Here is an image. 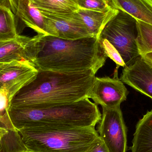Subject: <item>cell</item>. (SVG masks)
<instances>
[{"label":"cell","mask_w":152,"mask_h":152,"mask_svg":"<svg viewBox=\"0 0 152 152\" xmlns=\"http://www.w3.org/2000/svg\"><path fill=\"white\" fill-rule=\"evenodd\" d=\"M37 40V35L33 37L19 35L13 39L0 41V63L21 60L34 64Z\"/></svg>","instance_id":"obj_10"},{"label":"cell","mask_w":152,"mask_h":152,"mask_svg":"<svg viewBox=\"0 0 152 152\" xmlns=\"http://www.w3.org/2000/svg\"><path fill=\"white\" fill-rule=\"evenodd\" d=\"M0 136H1V135H0Z\"/></svg>","instance_id":"obj_26"},{"label":"cell","mask_w":152,"mask_h":152,"mask_svg":"<svg viewBox=\"0 0 152 152\" xmlns=\"http://www.w3.org/2000/svg\"><path fill=\"white\" fill-rule=\"evenodd\" d=\"M10 130H7V129H5L1 125V123H0V135H1V136H2L3 135L5 134L6 132H8V131Z\"/></svg>","instance_id":"obj_24"},{"label":"cell","mask_w":152,"mask_h":152,"mask_svg":"<svg viewBox=\"0 0 152 152\" xmlns=\"http://www.w3.org/2000/svg\"><path fill=\"white\" fill-rule=\"evenodd\" d=\"M79 9L105 12L116 10L112 0H77Z\"/></svg>","instance_id":"obj_20"},{"label":"cell","mask_w":152,"mask_h":152,"mask_svg":"<svg viewBox=\"0 0 152 152\" xmlns=\"http://www.w3.org/2000/svg\"><path fill=\"white\" fill-rule=\"evenodd\" d=\"M116 9L152 26V0H112Z\"/></svg>","instance_id":"obj_14"},{"label":"cell","mask_w":152,"mask_h":152,"mask_svg":"<svg viewBox=\"0 0 152 152\" xmlns=\"http://www.w3.org/2000/svg\"><path fill=\"white\" fill-rule=\"evenodd\" d=\"M137 37V20L118 10L104 26L98 39L106 57L118 66L124 68L140 57L136 43Z\"/></svg>","instance_id":"obj_5"},{"label":"cell","mask_w":152,"mask_h":152,"mask_svg":"<svg viewBox=\"0 0 152 152\" xmlns=\"http://www.w3.org/2000/svg\"><path fill=\"white\" fill-rule=\"evenodd\" d=\"M36 56L34 65L37 70L63 72L98 70L107 57L98 37H89L68 40L37 34Z\"/></svg>","instance_id":"obj_2"},{"label":"cell","mask_w":152,"mask_h":152,"mask_svg":"<svg viewBox=\"0 0 152 152\" xmlns=\"http://www.w3.org/2000/svg\"><path fill=\"white\" fill-rule=\"evenodd\" d=\"M118 11V9L105 12L79 9L77 13L82 20L90 35L98 37L107 22Z\"/></svg>","instance_id":"obj_15"},{"label":"cell","mask_w":152,"mask_h":152,"mask_svg":"<svg viewBox=\"0 0 152 152\" xmlns=\"http://www.w3.org/2000/svg\"><path fill=\"white\" fill-rule=\"evenodd\" d=\"M37 72L34 65L27 61L0 63V90L7 94L10 104L16 94L33 79Z\"/></svg>","instance_id":"obj_7"},{"label":"cell","mask_w":152,"mask_h":152,"mask_svg":"<svg viewBox=\"0 0 152 152\" xmlns=\"http://www.w3.org/2000/svg\"><path fill=\"white\" fill-rule=\"evenodd\" d=\"M136 43L140 56L152 52V26L137 20Z\"/></svg>","instance_id":"obj_19"},{"label":"cell","mask_w":152,"mask_h":152,"mask_svg":"<svg viewBox=\"0 0 152 152\" xmlns=\"http://www.w3.org/2000/svg\"><path fill=\"white\" fill-rule=\"evenodd\" d=\"M120 80L152 100V67L141 56L133 64L124 68Z\"/></svg>","instance_id":"obj_11"},{"label":"cell","mask_w":152,"mask_h":152,"mask_svg":"<svg viewBox=\"0 0 152 152\" xmlns=\"http://www.w3.org/2000/svg\"><path fill=\"white\" fill-rule=\"evenodd\" d=\"M10 108V102L7 94L3 90H0V123L7 130H17L9 117Z\"/></svg>","instance_id":"obj_21"},{"label":"cell","mask_w":152,"mask_h":152,"mask_svg":"<svg viewBox=\"0 0 152 152\" xmlns=\"http://www.w3.org/2000/svg\"><path fill=\"white\" fill-rule=\"evenodd\" d=\"M0 152H28L19 132L9 130L0 137Z\"/></svg>","instance_id":"obj_18"},{"label":"cell","mask_w":152,"mask_h":152,"mask_svg":"<svg viewBox=\"0 0 152 152\" xmlns=\"http://www.w3.org/2000/svg\"><path fill=\"white\" fill-rule=\"evenodd\" d=\"M132 144L131 152H152V110L137 122Z\"/></svg>","instance_id":"obj_13"},{"label":"cell","mask_w":152,"mask_h":152,"mask_svg":"<svg viewBox=\"0 0 152 152\" xmlns=\"http://www.w3.org/2000/svg\"><path fill=\"white\" fill-rule=\"evenodd\" d=\"M41 12L58 15H70L78 10L77 0H30Z\"/></svg>","instance_id":"obj_16"},{"label":"cell","mask_w":152,"mask_h":152,"mask_svg":"<svg viewBox=\"0 0 152 152\" xmlns=\"http://www.w3.org/2000/svg\"><path fill=\"white\" fill-rule=\"evenodd\" d=\"M41 12L45 19L47 35L68 40L93 37L77 12L66 16Z\"/></svg>","instance_id":"obj_9"},{"label":"cell","mask_w":152,"mask_h":152,"mask_svg":"<svg viewBox=\"0 0 152 152\" xmlns=\"http://www.w3.org/2000/svg\"><path fill=\"white\" fill-rule=\"evenodd\" d=\"M96 72L38 70L33 79L13 97L10 109L36 108L88 98Z\"/></svg>","instance_id":"obj_1"},{"label":"cell","mask_w":152,"mask_h":152,"mask_svg":"<svg viewBox=\"0 0 152 152\" xmlns=\"http://www.w3.org/2000/svg\"><path fill=\"white\" fill-rule=\"evenodd\" d=\"M141 57L147 64L152 67V52L148 53Z\"/></svg>","instance_id":"obj_23"},{"label":"cell","mask_w":152,"mask_h":152,"mask_svg":"<svg viewBox=\"0 0 152 152\" xmlns=\"http://www.w3.org/2000/svg\"><path fill=\"white\" fill-rule=\"evenodd\" d=\"M17 24L24 28L28 27L39 34L47 35L44 17L37 8L33 6L30 0H8Z\"/></svg>","instance_id":"obj_12"},{"label":"cell","mask_w":152,"mask_h":152,"mask_svg":"<svg viewBox=\"0 0 152 152\" xmlns=\"http://www.w3.org/2000/svg\"><path fill=\"white\" fill-rule=\"evenodd\" d=\"M97 132L109 152H126L127 128L120 106L102 108Z\"/></svg>","instance_id":"obj_6"},{"label":"cell","mask_w":152,"mask_h":152,"mask_svg":"<svg viewBox=\"0 0 152 152\" xmlns=\"http://www.w3.org/2000/svg\"><path fill=\"white\" fill-rule=\"evenodd\" d=\"M85 152H109L104 142L98 137L95 142Z\"/></svg>","instance_id":"obj_22"},{"label":"cell","mask_w":152,"mask_h":152,"mask_svg":"<svg viewBox=\"0 0 152 152\" xmlns=\"http://www.w3.org/2000/svg\"><path fill=\"white\" fill-rule=\"evenodd\" d=\"M9 115L18 131L40 126L95 127L102 118L97 104L89 98L41 108L10 109Z\"/></svg>","instance_id":"obj_3"},{"label":"cell","mask_w":152,"mask_h":152,"mask_svg":"<svg viewBox=\"0 0 152 152\" xmlns=\"http://www.w3.org/2000/svg\"><path fill=\"white\" fill-rule=\"evenodd\" d=\"M19 35L18 24L8 0H0V41L13 39Z\"/></svg>","instance_id":"obj_17"},{"label":"cell","mask_w":152,"mask_h":152,"mask_svg":"<svg viewBox=\"0 0 152 152\" xmlns=\"http://www.w3.org/2000/svg\"><path fill=\"white\" fill-rule=\"evenodd\" d=\"M117 66L113 77H96L88 98L103 108H112L120 106L127 99L129 92L124 83L118 77Z\"/></svg>","instance_id":"obj_8"},{"label":"cell","mask_w":152,"mask_h":152,"mask_svg":"<svg viewBox=\"0 0 152 152\" xmlns=\"http://www.w3.org/2000/svg\"><path fill=\"white\" fill-rule=\"evenodd\" d=\"M0 151H1V148H0Z\"/></svg>","instance_id":"obj_25"},{"label":"cell","mask_w":152,"mask_h":152,"mask_svg":"<svg viewBox=\"0 0 152 152\" xmlns=\"http://www.w3.org/2000/svg\"><path fill=\"white\" fill-rule=\"evenodd\" d=\"M18 131L28 152H85L99 137L95 127L40 126Z\"/></svg>","instance_id":"obj_4"}]
</instances>
